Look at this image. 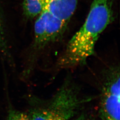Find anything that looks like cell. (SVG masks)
Wrapping results in <instances>:
<instances>
[{"mask_svg":"<svg viewBox=\"0 0 120 120\" xmlns=\"http://www.w3.org/2000/svg\"><path fill=\"white\" fill-rule=\"evenodd\" d=\"M113 0H94L86 21L69 41L58 65L68 69L85 64L94 54L100 35L113 19Z\"/></svg>","mask_w":120,"mask_h":120,"instance_id":"1","label":"cell"},{"mask_svg":"<svg viewBox=\"0 0 120 120\" xmlns=\"http://www.w3.org/2000/svg\"><path fill=\"white\" fill-rule=\"evenodd\" d=\"M88 99L83 98L72 79L67 78L53 96L31 109V120H71Z\"/></svg>","mask_w":120,"mask_h":120,"instance_id":"2","label":"cell"},{"mask_svg":"<svg viewBox=\"0 0 120 120\" xmlns=\"http://www.w3.org/2000/svg\"><path fill=\"white\" fill-rule=\"evenodd\" d=\"M105 76L99 116L102 120H120V72L109 70Z\"/></svg>","mask_w":120,"mask_h":120,"instance_id":"3","label":"cell"},{"mask_svg":"<svg viewBox=\"0 0 120 120\" xmlns=\"http://www.w3.org/2000/svg\"><path fill=\"white\" fill-rule=\"evenodd\" d=\"M37 17L34 25V48L39 52L61 37L67 24L53 16L45 7Z\"/></svg>","mask_w":120,"mask_h":120,"instance_id":"4","label":"cell"},{"mask_svg":"<svg viewBox=\"0 0 120 120\" xmlns=\"http://www.w3.org/2000/svg\"><path fill=\"white\" fill-rule=\"evenodd\" d=\"M79 0H46L45 8L68 25L77 9Z\"/></svg>","mask_w":120,"mask_h":120,"instance_id":"5","label":"cell"},{"mask_svg":"<svg viewBox=\"0 0 120 120\" xmlns=\"http://www.w3.org/2000/svg\"><path fill=\"white\" fill-rule=\"evenodd\" d=\"M46 0H24L22 9L24 15L29 19L37 17L45 5Z\"/></svg>","mask_w":120,"mask_h":120,"instance_id":"6","label":"cell"},{"mask_svg":"<svg viewBox=\"0 0 120 120\" xmlns=\"http://www.w3.org/2000/svg\"><path fill=\"white\" fill-rule=\"evenodd\" d=\"M6 120H31V119L30 115L11 108Z\"/></svg>","mask_w":120,"mask_h":120,"instance_id":"7","label":"cell"},{"mask_svg":"<svg viewBox=\"0 0 120 120\" xmlns=\"http://www.w3.org/2000/svg\"><path fill=\"white\" fill-rule=\"evenodd\" d=\"M4 45V39H3V30H2L1 23L0 20V46L3 47Z\"/></svg>","mask_w":120,"mask_h":120,"instance_id":"8","label":"cell"},{"mask_svg":"<svg viewBox=\"0 0 120 120\" xmlns=\"http://www.w3.org/2000/svg\"><path fill=\"white\" fill-rule=\"evenodd\" d=\"M90 120L88 116L85 115V114H81L79 116H76V117H74L72 120Z\"/></svg>","mask_w":120,"mask_h":120,"instance_id":"9","label":"cell"}]
</instances>
